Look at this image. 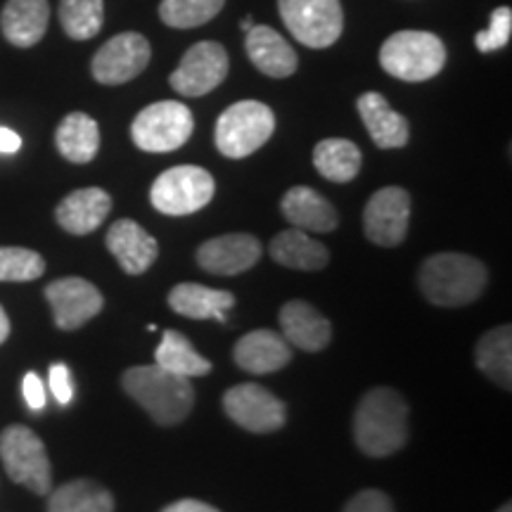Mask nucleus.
I'll return each instance as SVG.
<instances>
[{
    "label": "nucleus",
    "instance_id": "obj_1",
    "mask_svg": "<svg viewBox=\"0 0 512 512\" xmlns=\"http://www.w3.org/2000/svg\"><path fill=\"white\" fill-rule=\"evenodd\" d=\"M354 441L370 458H387L408 444V403L392 387H375L354 413Z\"/></svg>",
    "mask_w": 512,
    "mask_h": 512
},
{
    "label": "nucleus",
    "instance_id": "obj_2",
    "mask_svg": "<svg viewBox=\"0 0 512 512\" xmlns=\"http://www.w3.org/2000/svg\"><path fill=\"white\" fill-rule=\"evenodd\" d=\"M486 280V266L470 254L439 252L422 261L418 285L422 297L441 309H458L477 302L482 297Z\"/></svg>",
    "mask_w": 512,
    "mask_h": 512
},
{
    "label": "nucleus",
    "instance_id": "obj_3",
    "mask_svg": "<svg viewBox=\"0 0 512 512\" xmlns=\"http://www.w3.org/2000/svg\"><path fill=\"white\" fill-rule=\"evenodd\" d=\"M124 392L131 396L157 425L174 427L188 418L195 406V389L188 377L155 366H133L124 377Z\"/></svg>",
    "mask_w": 512,
    "mask_h": 512
},
{
    "label": "nucleus",
    "instance_id": "obj_4",
    "mask_svg": "<svg viewBox=\"0 0 512 512\" xmlns=\"http://www.w3.org/2000/svg\"><path fill=\"white\" fill-rule=\"evenodd\" d=\"M382 69L394 79L420 83L434 79L446 64V48L430 31H399L380 48Z\"/></svg>",
    "mask_w": 512,
    "mask_h": 512
},
{
    "label": "nucleus",
    "instance_id": "obj_5",
    "mask_svg": "<svg viewBox=\"0 0 512 512\" xmlns=\"http://www.w3.org/2000/svg\"><path fill=\"white\" fill-rule=\"evenodd\" d=\"M275 131V114L259 100H240L216 121V147L223 157L245 159L268 143Z\"/></svg>",
    "mask_w": 512,
    "mask_h": 512
},
{
    "label": "nucleus",
    "instance_id": "obj_6",
    "mask_svg": "<svg viewBox=\"0 0 512 512\" xmlns=\"http://www.w3.org/2000/svg\"><path fill=\"white\" fill-rule=\"evenodd\" d=\"M0 460L15 484L27 486L38 496L53 489V467L41 437L24 425H10L0 434Z\"/></svg>",
    "mask_w": 512,
    "mask_h": 512
},
{
    "label": "nucleus",
    "instance_id": "obj_7",
    "mask_svg": "<svg viewBox=\"0 0 512 512\" xmlns=\"http://www.w3.org/2000/svg\"><path fill=\"white\" fill-rule=\"evenodd\" d=\"M214 192V176L207 169L183 164L157 176L150 188V202L159 214L188 216L207 207Z\"/></svg>",
    "mask_w": 512,
    "mask_h": 512
},
{
    "label": "nucleus",
    "instance_id": "obj_8",
    "mask_svg": "<svg viewBox=\"0 0 512 512\" xmlns=\"http://www.w3.org/2000/svg\"><path fill=\"white\" fill-rule=\"evenodd\" d=\"M195 119L183 102H152L131 124V138L143 152H174L192 136Z\"/></svg>",
    "mask_w": 512,
    "mask_h": 512
},
{
    "label": "nucleus",
    "instance_id": "obj_9",
    "mask_svg": "<svg viewBox=\"0 0 512 512\" xmlns=\"http://www.w3.org/2000/svg\"><path fill=\"white\" fill-rule=\"evenodd\" d=\"M285 27L306 48H330L344 31L339 0H278Z\"/></svg>",
    "mask_w": 512,
    "mask_h": 512
},
{
    "label": "nucleus",
    "instance_id": "obj_10",
    "mask_svg": "<svg viewBox=\"0 0 512 512\" xmlns=\"http://www.w3.org/2000/svg\"><path fill=\"white\" fill-rule=\"evenodd\" d=\"M223 411L235 425L254 434L278 432L285 427L287 408L261 384H235L223 394Z\"/></svg>",
    "mask_w": 512,
    "mask_h": 512
},
{
    "label": "nucleus",
    "instance_id": "obj_11",
    "mask_svg": "<svg viewBox=\"0 0 512 512\" xmlns=\"http://www.w3.org/2000/svg\"><path fill=\"white\" fill-rule=\"evenodd\" d=\"M150 57L152 50L147 38L136 31H124V34L112 36L95 53L91 62L93 79L102 86H121V83L133 81L143 74L150 64Z\"/></svg>",
    "mask_w": 512,
    "mask_h": 512
},
{
    "label": "nucleus",
    "instance_id": "obj_12",
    "mask_svg": "<svg viewBox=\"0 0 512 512\" xmlns=\"http://www.w3.org/2000/svg\"><path fill=\"white\" fill-rule=\"evenodd\" d=\"M228 67V53L221 43L200 41L183 55L178 69L169 76V83L176 93L202 98L226 81Z\"/></svg>",
    "mask_w": 512,
    "mask_h": 512
},
{
    "label": "nucleus",
    "instance_id": "obj_13",
    "mask_svg": "<svg viewBox=\"0 0 512 512\" xmlns=\"http://www.w3.org/2000/svg\"><path fill=\"white\" fill-rule=\"evenodd\" d=\"M408 223H411V195L396 185L377 190L363 209L366 238L380 247L401 245L406 240Z\"/></svg>",
    "mask_w": 512,
    "mask_h": 512
},
{
    "label": "nucleus",
    "instance_id": "obj_14",
    "mask_svg": "<svg viewBox=\"0 0 512 512\" xmlns=\"http://www.w3.org/2000/svg\"><path fill=\"white\" fill-rule=\"evenodd\" d=\"M46 299L60 330H76L98 316L105 299L98 287L83 278H60L46 287Z\"/></svg>",
    "mask_w": 512,
    "mask_h": 512
},
{
    "label": "nucleus",
    "instance_id": "obj_15",
    "mask_svg": "<svg viewBox=\"0 0 512 512\" xmlns=\"http://www.w3.org/2000/svg\"><path fill=\"white\" fill-rule=\"evenodd\" d=\"M195 259L207 273L238 275L261 259V242L249 233H228L202 242Z\"/></svg>",
    "mask_w": 512,
    "mask_h": 512
},
{
    "label": "nucleus",
    "instance_id": "obj_16",
    "mask_svg": "<svg viewBox=\"0 0 512 512\" xmlns=\"http://www.w3.org/2000/svg\"><path fill=\"white\" fill-rule=\"evenodd\" d=\"M107 249L128 275H143L157 261L159 245L140 223L131 219L114 221L107 230Z\"/></svg>",
    "mask_w": 512,
    "mask_h": 512
},
{
    "label": "nucleus",
    "instance_id": "obj_17",
    "mask_svg": "<svg viewBox=\"0 0 512 512\" xmlns=\"http://www.w3.org/2000/svg\"><path fill=\"white\" fill-rule=\"evenodd\" d=\"M280 328L290 347H297L309 354H318L330 344L332 325L316 306L302 299L287 302L280 309Z\"/></svg>",
    "mask_w": 512,
    "mask_h": 512
},
{
    "label": "nucleus",
    "instance_id": "obj_18",
    "mask_svg": "<svg viewBox=\"0 0 512 512\" xmlns=\"http://www.w3.org/2000/svg\"><path fill=\"white\" fill-rule=\"evenodd\" d=\"M233 361L252 375H268L283 370L292 361V349L283 335L273 330H254L238 339Z\"/></svg>",
    "mask_w": 512,
    "mask_h": 512
},
{
    "label": "nucleus",
    "instance_id": "obj_19",
    "mask_svg": "<svg viewBox=\"0 0 512 512\" xmlns=\"http://www.w3.org/2000/svg\"><path fill=\"white\" fill-rule=\"evenodd\" d=\"M245 48L247 57L261 74L273 76V79H287L297 72L299 57L294 48L287 43V38L266 24H254L247 31Z\"/></svg>",
    "mask_w": 512,
    "mask_h": 512
},
{
    "label": "nucleus",
    "instance_id": "obj_20",
    "mask_svg": "<svg viewBox=\"0 0 512 512\" xmlns=\"http://www.w3.org/2000/svg\"><path fill=\"white\" fill-rule=\"evenodd\" d=\"M112 211V197L102 188L74 190L57 204L55 219L62 230L72 235H91L105 223Z\"/></svg>",
    "mask_w": 512,
    "mask_h": 512
},
{
    "label": "nucleus",
    "instance_id": "obj_21",
    "mask_svg": "<svg viewBox=\"0 0 512 512\" xmlns=\"http://www.w3.org/2000/svg\"><path fill=\"white\" fill-rule=\"evenodd\" d=\"M358 114L366 124L370 138L380 150H396V147L408 145L411 138V126L403 114L394 112L389 102L380 93H363L356 102Z\"/></svg>",
    "mask_w": 512,
    "mask_h": 512
},
{
    "label": "nucleus",
    "instance_id": "obj_22",
    "mask_svg": "<svg viewBox=\"0 0 512 512\" xmlns=\"http://www.w3.org/2000/svg\"><path fill=\"white\" fill-rule=\"evenodd\" d=\"M50 22L48 0H8L0 12V29L12 46L31 48L46 36Z\"/></svg>",
    "mask_w": 512,
    "mask_h": 512
},
{
    "label": "nucleus",
    "instance_id": "obj_23",
    "mask_svg": "<svg viewBox=\"0 0 512 512\" xmlns=\"http://www.w3.org/2000/svg\"><path fill=\"white\" fill-rule=\"evenodd\" d=\"M280 209L292 228L309 230V233H332L339 223L335 207L320 192L306 185L287 190Z\"/></svg>",
    "mask_w": 512,
    "mask_h": 512
},
{
    "label": "nucleus",
    "instance_id": "obj_24",
    "mask_svg": "<svg viewBox=\"0 0 512 512\" xmlns=\"http://www.w3.org/2000/svg\"><path fill=\"white\" fill-rule=\"evenodd\" d=\"M169 306L178 316L192 320L216 318L226 323V313L235 306V297L226 290H214L207 285L181 283L169 292Z\"/></svg>",
    "mask_w": 512,
    "mask_h": 512
},
{
    "label": "nucleus",
    "instance_id": "obj_25",
    "mask_svg": "<svg viewBox=\"0 0 512 512\" xmlns=\"http://www.w3.org/2000/svg\"><path fill=\"white\" fill-rule=\"evenodd\" d=\"M271 259L294 271H323L330 261V252L323 242L313 240L304 230L290 228L271 240Z\"/></svg>",
    "mask_w": 512,
    "mask_h": 512
},
{
    "label": "nucleus",
    "instance_id": "obj_26",
    "mask_svg": "<svg viewBox=\"0 0 512 512\" xmlns=\"http://www.w3.org/2000/svg\"><path fill=\"white\" fill-rule=\"evenodd\" d=\"M55 145L67 162L72 164L93 162L100 150L98 121L83 112L67 114L55 131Z\"/></svg>",
    "mask_w": 512,
    "mask_h": 512
},
{
    "label": "nucleus",
    "instance_id": "obj_27",
    "mask_svg": "<svg viewBox=\"0 0 512 512\" xmlns=\"http://www.w3.org/2000/svg\"><path fill=\"white\" fill-rule=\"evenodd\" d=\"M477 368L510 392L512 387V330L510 325H498V328L484 332L475 347Z\"/></svg>",
    "mask_w": 512,
    "mask_h": 512
},
{
    "label": "nucleus",
    "instance_id": "obj_28",
    "mask_svg": "<svg viewBox=\"0 0 512 512\" xmlns=\"http://www.w3.org/2000/svg\"><path fill=\"white\" fill-rule=\"evenodd\" d=\"M361 150L356 143L344 138H325L313 147V166L318 174L332 183L354 181L361 171Z\"/></svg>",
    "mask_w": 512,
    "mask_h": 512
},
{
    "label": "nucleus",
    "instance_id": "obj_29",
    "mask_svg": "<svg viewBox=\"0 0 512 512\" xmlns=\"http://www.w3.org/2000/svg\"><path fill=\"white\" fill-rule=\"evenodd\" d=\"M48 512H114V498L93 479H74L50 494Z\"/></svg>",
    "mask_w": 512,
    "mask_h": 512
},
{
    "label": "nucleus",
    "instance_id": "obj_30",
    "mask_svg": "<svg viewBox=\"0 0 512 512\" xmlns=\"http://www.w3.org/2000/svg\"><path fill=\"white\" fill-rule=\"evenodd\" d=\"M155 363L169 373L188 377V380L211 373V363L207 358L197 354L190 339L176 330H166L162 335V342L155 351Z\"/></svg>",
    "mask_w": 512,
    "mask_h": 512
},
{
    "label": "nucleus",
    "instance_id": "obj_31",
    "mask_svg": "<svg viewBox=\"0 0 512 512\" xmlns=\"http://www.w3.org/2000/svg\"><path fill=\"white\" fill-rule=\"evenodd\" d=\"M102 17H105L102 0H60L62 29L74 41H88L98 36Z\"/></svg>",
    "mask_w": 512,
    "mask_h": 512
},
{
    "label": "nucleus",
    "instance_id": "obj_32",
    "mask_svg": "<svg viewBox=\"0 0 512 512\" xmlns=\"http://www.w3.org/2000/svg\"><path fill=\"white\" fill-rule=\"evenodd\" d=\"M226 0H162L159 17L171 29H195L214 19Z\"/></svg>",
    "mask_w": 512,
    "mask_h": 512
},
{
    "label": "nucleus",
    "instance_id": "obj_33",
    "mask_svg": "<svg viewBox=\"0 0 512 512\" xmlns=\"http://www.w3.org/2000/svg\"><path fill=\"white\" fill-rule=\"evenodd\" d=\"M46 273L43 256L27 247H0V283H29Z\"/></svg>",
    "mask_w": 512,
    "mask_h": 512
},
{
    "label": "nucleus",
    "instance_id": "obj_34",
    "mask_svg": "<svg viewBox=\"0 0 512 512\" xmlns=\"http://www.w3.org/2000/svg\"><path fill=\"white\" fill-rule=\"evenodd\" d=\"M510 31H512V10L508 5H503V8H496L491 12L489 29L479 31L475 36V46L479 53H494V50H501L508 46Z\"/></svg>",
    "mask_w": 512,
    "mask_h": 512
},
{
    "label": "nucleus",
    "instance_id": "obj_35",
    "mask_svg": "<svg viewBox=\"0 0 512 512\" xmlns=\"http://www.w3.org/2000/svg\"><path fill=\"white\" fill-rule=\"evenodd\" d=\"M342 512H394V505L387 494L377 489H366L356 494L351 501L344 505Z\"/></svg>",
    "mask_w": 512,
    "mask_h": 512
},
{
    "label": "nucleus",
    "instance_id": "obj_36",
    "mask_svg": "<svg viewBox=\"0 0 512 512\" xmlns=\"http://www.w3.org/2000/svg\"><path fill=\"white\" fill-rule=\"evenodd\" d=\"M48 382H50V389H53L57 403L67 406V403L72 401V396H74L72 373H69V368L64 366V363H53V366H50Z\"/></svg>",
    "mask_w": 512,
    "mask_h": 512
},
{
    "label": "nucleus",
    "instance_id": "obj_37",
    "mask_svg": "<svg viewBox=\"0 0 512 512\" xmlns=\"http://www.w3.org/2000/svg\"><path fill=\"white\" fill-rule=\"evenodd\" d=\"M22 392L24 399H27L31 411H41L46 406V389H43L41 377L36 373H27L22 380Z\"/></svg>",
    "mask_w": 512,
    "mask_h": 512
},
{
    "label": "nucleus",
    "instance_id": "obj_38",
    "mask_svg": "<svg viewBox=\"0 0 512 512\" xmlns=\"http://www.w3.org/2000/svg\"><path fill=\"white\" fill-rule=\"evenodd\" d=\"M162 512H219L214 505L195 501V498H181V501L166 505Z\"/></svg>",
    "mask_w": 512,
    "mask_h": 512
},
{
    "label": "nucleus",
    "instance_id": "obj_39",
    "mask_svg": "<svg viewBox=\"0 0 512 512\" xmlns=\"http://www.w3.org/2000/svg\"><path fill=\"white\" fill-rule=\"evenodd\" d=\"M19 147H22V138L12 128L0 126V155H15Z\"/></svg>",
    "mask_w": 512,
    "mask_h": 512
},
{
    "label": "nucleus",
    "instance_id": "obj_40",
    "mask_svg": "<svg viewBox=\"0 0 512 512\" xmlns=\"http://www.w3.org/2000/svg\"><path fill=\"white\" fill-rule=\"evenodd\" d=\"M8 337H10V318L3 306H0V344H3Z\"/></svg>",
    "mask_w": 512,
    "mask_h": 512
},
{
    "label": "nucleus",
    "instance_id": "obj_41",
    "mask_svg": "<svg viewBox=\"0 0 512 512\" xmlns=\"http://www.w3.org/2000/svg\"><path fill=\"white\" fill-rule=\"evenodd\" d=\"M240 27H242V31H245V34H247V31H249V29H252V27H254V22H252V17H245V19H242V24H240Z\"/></svg>",
    "mask_w": 512,
    "mask_h": 512
},
{
    "label": "nucleus",
    "instance_id": "obj_42",
    "mask_svg": "<svg viewBox=\"0 0 512 512\" xmlns=\"http://www.w3.org/2000/svg\"><path fill=\"white\" fill-rule=\"evenodd\" d=\"M496 512H512V505H510V503H505V505H503V508H498Z\"/></svg>",
    "mask_w": 512,
    "mask_h": 512
}]
</instances>
